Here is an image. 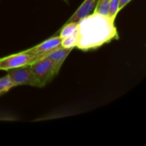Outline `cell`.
I'll list each match as a JSON object with an SVG mask.
<instances>
[{"mask_svg": "<svg viewBox=\"0 0 146 146\" xmlns=\"http://www.w3.org/2000/svg\"><path fill=\"white\" fill-rule=\"evenodd\" d=\"M61 38H60V36L51 37L38 45L27 50V51L34 56V61H35L36 60L38 59L47 53L61 46Z\"/></svg>", "mask_w": 146, "mask_h": 146, "instance_id": "5b68a950", "label": "cell"}, {"mask_svg": "<svg viewBox=\"0 0 146 146\" xmlns=\"http://www.w3.org/2000/svg\"><path fill=\"white\" fill-rule=\"evenodd\" d=\"M96 3H97V1H98V0H96Z\"/></svg>", "mask_w": 146, "mask_h": 146, "instance_id": "5bb4252c", "label": "cell"}, {"mask_svg": "<svg viewBox=\"0 0 146 146\" xmlns=\"http://www.w3.org/2000/svg\"><path fill=\"white\" fill-rule=\"evenodd\" d=\"M7 75L10 77L14 86L25 85L41 88L39 83L31 70L30 64L7 70Z\"/></svg>", "mask_w": 146, "mask_h": 146, "instance_id": "3957f363", "label": "cell"}, {"mask_svg": "<svg viewBox=\"0 0 146 146\" xmlns=\"http://www.w3.org/2000/svg\"><path fill=\"white\" fill-rule=\"evenodd\" d=\"M114 21L115 19L109 16L95 12L78 21L76 47L82 51L96 49L113 40L118 39Z\"/></svg>", "mask_w": 146, "mask_h": 146, "instance_id": "6da1fadb", "label": "cell"}, {"mask_svg": "<svg viewBox=\"0 0 146 146\" xmlns=\"http://www.w3.org/2000/svg\"><path fill=\"white\" fill-rule=\"evenodd\" d=\"M34 58L27 51L0 58V70L12 69L31 64Z\"/></svg>", "mask_w": 146, "mask_h": 146, "instance_id": "277c9868", "label": "cell"}, {"mask_svg": "<svg viewBox=\"0 0 146 146\" xmlns=\"http://www.w3.org/2000/svg\"><path fill=\"white\" fill-rule=\"evenodd\" d=\"M96 4V0H85L83 4L80 6L79 8L77 9V11L74 13V15L69 19L68 22H71V21L78 22L81 19L86 17L92 12V11L95 8Z\"/></svg>", "mask_w": 146, "mask_h": 146, "instance_id": "52a82bcc", "label": "cell"}, {"mask_svg": "<svg viewBox=\"0 0 146 146\" xmlns=\"http://www.w3.org/2000/svg\"><path fill=\"white\" fill-rule=\"evenodd\" d=\"M30 66L41 88L45 86L58 74L55 65L48 58H39L31 63Z\"/></svg>", "mask_w": 146, "mask_h": 146, "instance_id": "7a4b0ae2", "label": "cell"}, {"mask_svg": "<svg viewBox=\"0 0 146 146\" xmlns=\"http://www.w3.org/2000/svg\"><path fill=\"white\" fill-rule=\"evenodd\" d=\"M131 1V0H119V10L122 9Z\"/></svg>", "mask_w": 146, "mask_h": 146, "instance_id": "4fadbf2b", "label": "cell"}, {"mask_svg": "<svg viewBox=\"0 0 146 146\" xmlns=\"http://www.w3.org/2000/svg\"><path fill=\"white\" fill-rule=\"evenodd\" d=\"M77 43V36L76 33L75 34L70 36L66 37L61 39V46L63 48H74L76 47Z\"/></svg>", "mask_w": 146, "mask_h": 146, "instance_id": "8fae6325", "label": "cell"}, {"mask_svg": "<svg viewBox=\"0 0 146 146\" xmlns=\"http://www.w3.org/2000/svg\"><path fill=\"white\" fill-rule=\"evenodd\" d=\"M77 24L78 23L75 22V21H71V22H68L64 28L61 29V33H60V38H66V37L70 36L76 33L77 31Z\"/></svg>", "mask_w": 146, "mask_h": 146, "instance_id": "ba28073f", "label": "cell"}, {"mask_svg": "<svg viewBox=\"0 0 146 146\" xmlns=\"http://www.w3.org/2000/svg\"><path fill=\"white\" fill-rule=\"evenodd\" d=\"M14 86L12 81L7 74V76L0 78V95L5 94Z\"/></svg>", "mask_w": 146, "mask_h": 146, "instance_id": "30bf717a", "label": "cell"}, {"mask_svg": "<svg viewBox=\"0 0 146 146\" xmlns=\"http://www.w3.org/2000/svg\"><path fill=\"white\" fill-rule=\"evenodd\" d=\"M71 51H72V48H63L62 46H60L56 49L53 50V51H50V52L47 53L46 54H45L39 58H46L51 60L55 65V68L57 73H58L61 69L63 63L64 62L65 59Z\"/></svg>", "mask_w": 146, "mask_h": 146, "instance_id": "8992f818", "label": "cell"}, {"mask_svg": "<svg viewBox=\"0 0 146 146\" xmlns=\"http://www.w3.org/2000/svg\"><path fill=\"white\" fill-rule=\"evenodd\" d=\"M111 0H98L94 12L104 16H108Z\"/></svg>", "mask_w": 146, "mask_h": 146, "instance_id": "9c48e42d", "label": "cell"}, {"mask_svg": "<svg viewBox=\"0 0 146 146\" xmlns=\"http://www.w3.org/2000/svg\"><path fill=\"white\" fill-rule=\"evenodd\" d=\"M119 11V0H111L108 16L113 19H115V17Z\"/></svg>", "mask_w": 146, "mask_h": 146, "instance_id": "7c38bea8", "label": "cell"}]
</instances>
